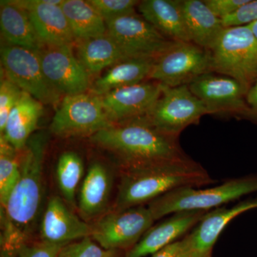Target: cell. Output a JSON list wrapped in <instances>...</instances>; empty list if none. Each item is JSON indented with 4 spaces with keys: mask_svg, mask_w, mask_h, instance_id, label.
I'll use <instances>...</instances> for the list:
<instances>
[{
    "mask_svg": "<svg viewBox=\"0 0 257 257\" xmlns=\"http://www.w3.org/2000/svg\"><path fill=\"white\" fill-rule=\"evenodd\" d=\"M207 170L188 157L124 167L116 210L140 207L175 189L215 183Z\"/></svg>",
    "mask_w": 257,
    "mask_h": 257,
    "instance_id": "6da1fadb",
    "label": "cell"
},
{
    "mask_svg": "<svg viewBox=\"0 0 257 257\" xmlns=\"http://www.w3.org/2000/svg\"><path fill=\"white\" fill-rule=\"evenodd\" d=\"M90 140L116 154L124 167L149 165L187 157L178 138L154 128L143 117L112 125L90 137Z\"/></svg>",
    "mask_w": 257,
    "mask_h": 257,
    "instance_id": "7a4b0ae2",
    "label": "cell"
},
{
    "mask_svg": "<svg viewBox=\"0 0 257 257\" xmlns=\"http://www.w3.org/2000/svg\"><path fill=\"white\" fill-rule=\"evenodd\" d=\"M257 192V175L231 179L209 188L182 187L157 198L148 204L155 221L175 213L209 211L243 196Z\"/></svg>",
    "mask_w": 257,
    "mask_h": 257,
    "instance_id": "3957f363",
    "label": "cell"
},
{
    "mask_svg": "<svg viewBox=\"0 0 257 257\" xmlns=\"http://www.w3.org/2000/svg\"><path fill=\"white\" fill-rule=\"evenodd\" d=\"M210 52L211 72L234 79L247 93L257 79V38L251 29L225 28Z\"/></svg>",
    "mask_w": 257,
    "mask_h": 257,
    "instance_id": "277c9868",
    "label": "cell"
},
{
    "mask_svg": "<svg viewBox=\"0 0 257 257\" xmlns=\"http://www.w3.org/2000/svg\"><path fill=\"white\" fill-rule=\"evenodd\" d=\"M45 145L43 135L29 140L20 165V179L4 209L8 220L18 226L31 224L40 209Z\"/></svg>",
    "mask_w": 257,
    "mask_h": 257,
    "instance_id": "5b68a950",
    "label": "cell"
},
{
    "mask_svg": "<svg viewBox=\"0 0 257 257\" xmlns=\"http://www.w3.org/2000/svg\"><path fill=\"white\" fill-rule=\"evenodd\" d=\"M208 114L209 109L189 85L170 87L162 84L160 98L143 118L160 133L178 138L184 128Z\"/></svg>",
    "mask_w": 257,
    "mask_h": 257,
    "instance_id": "8992f818",
    "label": "cell"
},
{
    "mask_svg": "<svg viewBox=\"0 0 257 257\" xmlns=\"http://www.w3.org/2000/svg\"><path fill=\"white\" fill-rule=\"evenodd\" d=\"M211 72L210 51L191 42H174L155 60L150 78L167 87L189 85Z\"/></svg>",
    "mask_w": 257,
    "mask_h": 257,
    "instance_id": "52a82bcc",
    "label": "cell"
},
{
    "mask_svg": "<svg viewBox=\"0 0 257 257\" xmlns=\"http://www.w3.org/2000/svg\"><path fill=\"white\" fill-rule=\"evenodd\" d=\"M114 125L101 97L94 94L64 96L51 123V132L61 138L90 136Z\"/></svg>",
    "mask_w": 257,
    "mask_h": 257,
    "instance_id": "ba28073f",
    "label": "cell"
},
{
    "mask_svg": "<svg viewBox=\"0 0 257 257\" xmlns=\"http://www.w3.org/2000/svg\"><path fill=\"white\" fill-rule=\"evenodd\" d=\"M2 71L24 92L42 104H55L57 92L47 80L38 51L7 45L1 49Z\"/></svg>",
    "mask_w": 257,
    "mask_h": 257,
    "instance_id": "9c48e42d",
    "label": "cell"
},
{
    "mask_svg": "<svg viewBox=\"0 0 257 257\" xmlns=\"http://www.w3.org/2000/svg\"><path fill=\"white\" fill-rule=\"evenodd\" d=\"M155 219L145 206L116 210L92 226L91 238L107 251L131 249L152 227Z\"/></svg>",
    "mask_w": 257,
    "mask_h": 257,
    "instance_id": "30bf717a",
    "label": "cell"
},
{
    "mask_svg": "<svg viewBox=\"0 0 257 257\" xmlns=\"http://www.w3.org/2000/svg\"><path fill=\"white\" fill-rule=\"evenodd\" d=\"M106 34L126 59H156L174 42L143 17L126 15L106 22Z\"/></svg>",
    "mask_w": 257,
    "mask_h": 257,
    "instance_id": "8fae6325",
    "label": "cell"
},
{
    "mask_svg": "<svg viewBox=\"0 0 257 257\" xmlns=\"http://www.w3.org/2000/svg\"><path fill=\"white\" fill-rule=\"evenodd\" d=\"M38 52L44 73L57 92L65 96L85 93L89 73L74 56L72 46L42 45Z\"/></svg>",
    "mask_w": 257,
    "mask_h": 257,
    "instance_id": "7c38bea8",
    "label": "cell"
},
{
    "mask_svg": "<svg viewBox=\"0 0 257 257\" xmlns=\"http://www.w3.org/2000/svg\"><path fill=\"white\" fill-rule=\"evenodd\" d=\"M189 87L205 104L210 114L234 113L247 116L246 93L234 79L209 72L194 79Z\"/></svg>",
    "mask_w": 257,
    "mask_h": 257,
    "instance_id": "4fadbf2b",
    "label": "cell"
},
{
    "mask_svg": "<svg viewBox=\"0 0 257 257\" xmlns=\"http://www.w3.org/2000/svg\"><path fill=\"white\" fill-rule=\"evenodd\" d=\"M162 93L160 83L141 82L118 88L101 97L103 107L113 124L146 116Z\"/></svg>",
    "mask_w": 257,
    "mask_h": 257,
    "instance_id": "5bb4252c",
    "label": "cell"
},
{
    "mask_svg": "<svg viewBox=\"0 0 257 257\" xmlns=\"http://www.w3.org/2000/svg\"><path fill=\"white\" fill-rule=\"evenodd\" d=\"M23 8L36 30L42 45L72 46L76 42L61 5L64 0H12Z\"/></svg>",
    "mask_w": 257,
    "mask_h": 257,
    "instance_id": "9a60e30c",
    "label": "cell"
},
{
    "mask_svg": "<svg viewBox=\"0 0 257 257\" xmlns=\"http://www.w3.org/2000/svg\"><path fill=\"white\" fill-rule=\"evenodd\" d=\"M257 199L243 201L230 208H216L208 211L192 232L186 235L189 257H211L213 248L223 230L236 216L256 209Z\"/></svg>",
    "mask_w": 257,
    "mask_h": 257,
    "instance_id": "2e32d148",
    "label": "cell"
},
{
    "mask_svg": "<svg viewBox=\"0 0 257 257\" xmlns=\"http://www.w3.org/2000/svg\"><path fill=\"white\" fill-rule=\"evenodd\" d=\"M207 212L189 211L172 214L167 220L150 228L138 243L126 251L124 257H145L154 254L195 227Z\"/></svg>",
    "mask_w": 257,
    "mask_h": 257,
    "instance_id": "e0dca14e",
    "label": "cell"
},
{
    "mask_svg": "<svg viewBox=\"0 0 257 257\" xmlns=\"http://www.w3.org/2000/svg\"><path fill=\"white\" fill-rule=\"evenodd\" d=\"M91 232L92 226L69 210L62 199L51 198L42 221V241L65 245L90 236Z\"/></svg>",
    "mask_w": 257,
    "mask_h": 257,
    "instance_id": "ac0fdd59",
    "label": "cell"
},
{
    "mask_svg": "<svg viewBox=\"0 0 257 257\" xmlns=\"http://www.w3.org/2000/svg\"><path fill=\"white\" fill-rule=\"evenodd\" d=\"M138 9L145 20L171 41L191 42L182 0H144L139 3Z\"/></svg>",
    "mask_w": 257,
    "mask_h": 257,
    "instance_id": "d6986e66",
    "label": "cell"
},
{
    "mask_svg": "<svg viewBox=\"0 0 257 257\" xmlns=\"http://www.w3.org/2000/svg\"><path fill=\"white\" fill-rule=\"evenodd\" d=\"M182 10L191 42L212 50L225 29L221 19L200 0H182Z\"/></svg>",
    "mask_w": 257,
    "mask_h": 257,
    "instance_id": "ffe728a7",
    "label": "cell"
},
{
    "mask_svg": "<svg viewBox=\"0 0 257 257\" xmlns=\"http://www.w3.org/2000/svg\"><path fill=\"white\" fill-rule=\"evenodd\" d=\"M43 104L28 93L23 92L16 103L3 135L17 151L26 147L43 111Z\"/></svg>",
    "mask_w": 257,
    "mask_h": 257,
    "instance_id": "44dd1931",
    "label": "cell"
},
{
    "mask_svg": "<svg viewBox=\"0 0 257 257\" xmlns=\"http://www.w3.org/2000/svg\"><path fill=\"white\" fill-rule=\"evenodd\" d=\"M0 28L8 45L38 51L42 44L28 13L11 1H1Z\"/></svg>",
    "mask_w": 257,
    "mask_h": 257,
    "instance_id": "7402d4cb",
    "label": "cell"
},
{
    "mask_svg": "<svg viewBox=\"0 0 257 257\" xmlns=\"http://www.w3.org/2000/svg\"><path fill=\"white\" fill-rule=\"evenodd\" d=\"M155 59H127L111 66L96 79L92 94L101 96L118 88L143 82L150 77Z\"/></svg>",
    "mask_w": 257,
    "mask_h": 257,
    "instance_id": "603a6c76",
    "label": "cell"
},
{
    "mask_svg": "<svg viewBox=\"0 0 257 257\" xmlns=\"http://www.w3.org/2000/svg\"><path fill=\"white\" fill-rule=\"evenodd\" d=\"M77 42L78 60L89 74L99 73L106 67L127 60L107 34Z\"/></svg>",
    "mask_w": 257,
    "mask_h": 257,
    "instance_id": "cb8c5ba5",
    "label": "cell"
},
{
    "mask_svg": "<svg viewBox=\"0 0 257 257\" xmlns=\"http://www.w3.org/2000/svg\"><path fill=\"white\" fill-rule=\"evenodd\" d=\"M110 187V176L107 170L100 163L92 164L79 193V209L84 216H95L104 210Z\"/></svg>",
    "mask_w": 257,
    "mask_h": 257,
    "instance_id": "d4e9b609",
    "label": "cell"
},
{
    "mask_svg": "<svg viewBox=\"0 0 257 257\" xmlns=\"http://www.w3.org/2000/svg\"><path fill=\"white\" fill-rule=\"evenodd\" d=\"M61 8L76 42L106 35L105 21L88 0H64Z\"/></svg>",
    "mask_w": 257,
    "mask_h": 257,
    "instance_id": "484cf974",
    "label": "cell"
},
{
    "mask_svg": "<svg viewBox=\"0 0 257 257\" xmlns=\"http://www.w3.org/2000/svg\"><path fill=\"white\" fill-rule=\"evenodd\" d=\"M14 147L3 134L0 136V202L6 207L20 177V163Z\"/></svg>",
    "mask_w": 257,
    "mask_h": 257,
    "instance_id": "4316f807",
    "label": "cell"
},
{
    "mask_svg": "<svg viewBox=\"0 0 257 257\" xmlns=\"http://www.w3.org/2000/svg\"><path fill=\"white\" fill-rule=\"evenodd\" d=\"M84 174L82 159L73 152L61 155L57 165V179L62 195L67 202L73 204L77 186Z\"/></svg>",
    "mask_w": 257,
    "mask_h": 257,
    "instance_id": "83f0119b",
    "label": "cell"
},
{
    "mask_svg": "<svg viewBox=\"0 0 257 257\" xmlns=\"http://www.w3.org/2000/svg\"><path fill=\"white\" fill-rule=\"evenodd\" d=\"M0 84V132L4 133L7 121L24 91L10 80L2 71Z\"/></svg>",
    "mask_w": 257,
    "mask_h": 257,
    "instance_id": "f1b7e54d",
    "label": "cell"
},
{
    "mask_svg": "<svg viewBox=\"0 0 257 257\" xmlns=\"http://www.w3.org/2000/svg\"><path fill=\"white\" fill-rule=\"evenodd\" d=\"M104 21L135 14V8L140 3L135 0H88Z\"/></svg>",
    "mask_w": 257,
    "mask_h": 257,
    "instance_id": "f546056e",
    "label": "cell"
},
{
    "mask_svg": "<svg viewBox=\"0 0 257 257\" xmlns=\"http://www.w3.org/2000/svg\"><path fill=\"white\" fill-rule=\"evenodd\" d=\"M110 251L104 249L91 236H88L77 242L64 245L57 257H107Z\"/></svg>",
    "mask_w": 257,
    "mask_h": 257,
    "instance_id": "4dcf8cb0",
    "label": "cell"
},
{
    "mask_svg": "<svg viewBox=\"0 0 257 257\" xmlns=\"http://www.w3.org/2000/svg\"><path fill=\"white\" fill-rule=\"evenodd\" d=\"M224 28L246 26L257 21V0H248L232 15L221 18Z\"/></svg>",
    "mask_w": 257,
    "mask_h": 257,
    "instance_id": "1f68e13d",
    "label": "cell"
},
{
    "mask_svg": "<svg viewBox=\"0 0 257 257\" xmlns=\"http://www.w3.org/2000/svg\"><path fill=\"white\" fill-rule=\"evenodd\" d=\"M63 246L43 241L32 246L25 244L20 250L19 257H57Z\"/></svg>",
    "mask_w": 257,
    "mask_h": 257,
    "instance_id": "d6a6232c",
    "label": "cell"
},
{
    "mask_svg": "<svg viewBox=\"0 0 257 257\" xmlns=\"http://www.w3.org/2000/svg\"><path fill=\"white\" fill-rule=\"evenodd\" d=\"M248 0H204L211 11L219 18L232 15Z\"/></svg>",
    "mask_w": 257,
    "mask_h": 257,
    "instance_id": "836d02e7",
    "label": "cell"
},
{
    "mask_svg": "<svg viewBox=\"0 0 257 257\" xmlns=\"http://www.w3.org/2000/svg\"><path fill=\"white\" fill-rule=\"evenodd\" d=\"M189 246L187 236L177 240L160 251L152 254V257H189Z\"/></svg>",
    "mask_w": 257,
    "mask_h": 257,
    "instance_id": "e575fe53",
    "label": "cell"
},
{
    "mask_svg": "<svg viewBox=\"0 0 257 257\" xmlns=\"http://www.w3.org/2000/svg\"><path fill=\"white\" fill-rule=\"evenodd\" d=\"M246 102L248 107L247 117L257 122V79L246 93Z\"/></svg>",
    "mask_w": 257,
    "mask_h": 257,
    "instance_id": "d590c367",
    "label": "cell"
},
{
    "mask_svg": "<svg viewBox=\"0 0 257 257\" xmlns=\"http://www.w3.org/2000/svg\"><path fill=\"white\" fill-rule=\"evenodd\" d=\"M248 28L251 29V31H252L253 35H255V37L257 38V21L255 22L252 24H250V25H246Z\"/></svg>",
    "mask_w": 257,
    "mask_h": 257,
    "instance_id": "8d00e7d4",
    "label": "cell"
},
{
    "mask_svg": "<svg viewBox=\"0 0 257 257\" xmlns=\"http://www.w3.org/2000/svg\"><path fill=\"white\" fill-rule=\"evenodd\" d=\"M107 257H119V253L116 250H111Z\"/></svg>",
    "mask_w": 257,
    "mask_h": 257,
    "instance_id": "74e56055",
    "label": "cell"
}]
</instances>
